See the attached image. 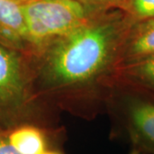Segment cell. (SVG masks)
Here are the masks:
<instances>
[{
	"label": "cell",
	"instance_id": "obj_4",
	"mask_svg": "<svg viewBox=\"0 0 154 154\" xmlns=\"http://www.w3.org/2000/svg\"><path fill=\"white\" fill-rule=\"evenodd\" d=\"M0 43L18 51H33L22 4L17 0H0Z\"/></svg>",
	"mask_w": 154,
	"mask_h": 154
},
{
	"label": "cell",
	"instance_id": "obj_1",
	"mask_svg": "<svg viewBox=\"0 0 154 154\" xmlns=\"http://www.w3.org/2000/svg\"><path fill=\"white\" fill-rule=\"evenodd\" d=\"M134 21L121 9L95 11L86 22L38 53L39 78L46 90L74 89L116 66Z\"/></svg>",
	"mask_w": 154,
	"mask_h": 154
},
{
	"label": "cell",
	"instance_id": "obj_3",
	"mask_svg": "<svg viewBox=\"0 0 154 154\" xmlns=\"http://www.w3.org/2000/svg\"><path fill=\"white\" fill-rule=\"evenodd\" d=\"M28 77L18 51L0 43V122L10 124L28 97Z\"/></svg>",
	"mask_w": 154,
	"mask_h": 154
},
{
	"label": "cell",
	"instance_id": "obj_6",
	"mask_svg": "<svg viewBox=\"0 0 154 154\" xmlns=\"http://www.w3.org/2000/svg\"><path fill=\"white\" fill-rule=\"evenodd\" d=\"M128 127L134 144L154 153V102L132 101L128 109Z\"/></svg>",
	"mask_w": 154,
	"mask_h": 154
},
{
	"label": "cell",
	"instance_id": "obj_5",
	"mask_svg": "<svg viewBox=\"0 0 154 154\" xmlns=\"http://www.w3.org/2000/svg\"><path fill=\"white\" fill-rule=\"evenodd\" d=\"M154 56V19L134 22L122 45L116 67Z\"/></svg>",
	"mask_w": 154,
	"mask_h": 154
},
{
	"label": "cell",
	"instance_id": "obj_7",
	"mask_svg": "<svg viewBox=\"0 0 154 154\" xmlns=\"http://www.w3.org/2000/svg\"><path fill=\"white\" fill-rule=\"evenodd\" d=\"M7 135L11 145L21 154H41L47 150L46 134L37 127H18Z\"/></svg>",
	"mask_w": 154,
	"mask_h": 154
},
{
	"label": "cell",
	"instance_id": "obj_14",
	"mask_svg": "<svg viewBox=\"0 0 154 154\" xmlns=\"http://www.w3.org/2000/svg\"><path fill=\"white\" fill-rule=\"evenodd\" d=\"M131 154H140V153H139V152H138V151H134V152H131Z\"/></svg>",
	"mask_w": 154,
	"mask_h": 154
},
{
	"label": "cell",
	"instance_id": "obj_13",
	"mask_svg": "<svg viewBox=\"0 0 154 154\" xmlns=\"http://www.w3.org/2000/svg\"><path fill=\"white\" fill-rule=\"evenodd\" d=\"M17 1H18L19 3H26V2H28V1H31V0H17Z\"/></svg>",
	"mask_w": 154,
	"mask_h": 154
},
{
	"label": "cell",
	"instance_id": "obj_2",
	"mask_svg": "<svg viewBox=\"0 0 154 154\" xmlns=\"http://www.w3.org/2000/svg\"><path fill=\"white\" fill-rule=\"evenodd\" d=\"M22 10L29 42L37 54L98 11H93L80 0H31L22 3Z\"/></svg>",
	"mask_w": 154,
	"mask_h": 154
},
{
	"label": "cell",
	"instance_id": "obj_12",
	"mask_svg": "<svg viewBox=\"0 0 154 154\" xmlns=\"http://www.w3.org/2000/svg\"><path fill=\"white\" fill-rule=\"evenodd\" d=\"M41 154H61L60 152H57V151H50V150H46L43 153Z\"/></svg>",
	"mask_w": 154,
	"mask_h": 154
},
{
	"label": "cell",
	"instance_id": "obj_8",
	"mask_svg": "<svg viewBox=\"0 0 154 154\" xmlns=\"http://www.w3.org/2000/svg\"><path fill=\"white\" fill-rule=\"evenodd\" d=\"M116 72L128 82L154 91V56L119 65Z\"/></svg>",
	"mask_w": 154,
	"mask_h": 154
},
{
	"label": "cell",
	"instance_id": "obj_10",
	"mask_svg": "<svg viewBox=\"0 0 154 154\" xmlns=\"http://www.w3.org/2000/svg\"><path fill=\"white\" fill-rule=\"evenodd\" d=\"M93 11H105L110 9H121L126 0H80Z\"/></svg>",
	"mask_w": 154,
	"mask_h": 154
},
{
	"label": "cell",
	"instance_id": "obj_11",
	"mask_svg": "<svg viewBox=\"0 0 154 154\" xmlns=\"http://www.w3.org/2000/svg\"><path fill=\"white\" fill-rule=\"evenodd\" d=\"M0 154H21L11 144L7 133H0Z\"/></svg>",
	"mask_w": 154,
	"mask_h": 154
},
{
	"label": "cell",
	"instance_id": "obj_9",
	"mask_svg": "<svg viewBox=\"0 0 154 154\" xmlns=\"http://www.w3.org/2000/svg\"><path fill=\"white\" fill-rule=\"evenodd\" d=\"M122 10L134 22L154 19V0H126Z\"/></svg>",
	"mask_w": 154,
	"mask_h": 154
}]
</instances>
